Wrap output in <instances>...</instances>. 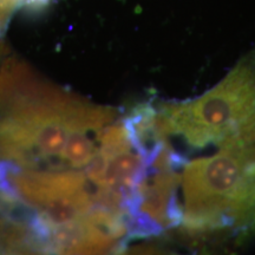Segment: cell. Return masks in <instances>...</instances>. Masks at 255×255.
I'll return each mask as SVG.
<instances>
[{"label": "cell", "instance_id": "1", "mask_svg": "<svg viewBox=\"0 0 255 255\" xmlns=\"http://www.w3.org/2000/svg\"><path fill=\"white\" fill-rule=\"evenodd\" d=\"M117 120L111 108L77 98L8 60L0 70V158L32 170H68L65 151L79 132Z\"/></svg>", "mask_w": 255, "mask_h": 255}, {"label": "cell", "instance_id": "2", "mask_svg": "<svg viewBox=\"0 0 255 255\" xmlns=\"http://www.w3.org/2000/svg\"><path fill=\"white\" fill-rule=\"evenodd\" d=\"M182 222L194 234H255V143L184 165Z\"/></svg>", "mask_w": 255, "mask_h": 255}, {"label": "cell", "instance_id": "3", "mask_svg": "<svg viewBox=\"0 0 255 255\" xmlns=\"http://www.w3.org/2000/svg\"><path fill=\"white\" fill-rule=\"evenodd\" d=\"M154 132L158 139L180 136L195 148L255 143V51L201 97L155 108Z\"/></svg>", "mask_w": 255, "mask_h": 255}, {"label": "cell", "instance_id": "4", "mask_svg": "<svg viewBox=\"0 0 255 255\" xmlns=\"http://www.w3.org/2000/svg\"><path fill=\"white\" fill-rule=\"evenodd\" d=\"M52 0H0V36L5 33L7 25L18 9L38 8L45 6Z\"/></svg>", "mask_w": 255, "mask_h": 255}]
</instances>
